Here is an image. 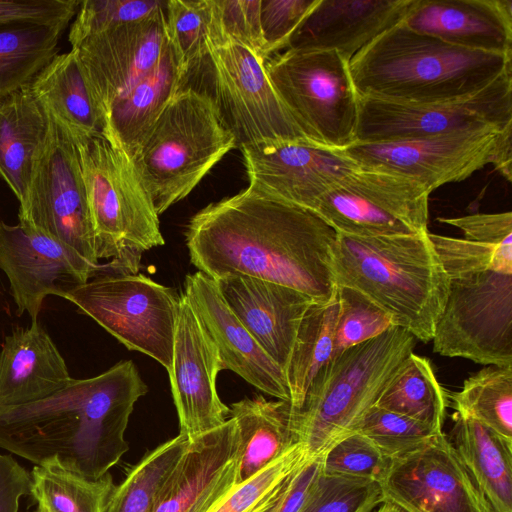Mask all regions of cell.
<instances>
[{
  "label": "cell",
  "mask_w": 512,
  "mask_h": 512,
  "mask_svg": "<svg viewBox=\"0 0 512 512\" xmlns=\"http://www.w3.org/2000/svg\"><path fill=\"white\" fill-rule=\"evenodd\" d=\"M336 238L313 211L250 186L198 211L185 232L191 263L213 280L249 276L316 303L337 291L331 264Z\"/></svg>",
  "instance_id": "obj_1"
},
{
  "label": "cell",
  "mask_w": 512,
  "mask_h": 512,
  "mask_svg": "<svg viewBox=\"0 0 512 512\" xmlns=\"http://www.w3.org/2000/svg\"><path fill=\"white\" fill-rule=\"evenodd\" d=\"M147 392L135 364L125 360L97 376L72 379L44 399L0 406V448L98 480L128 451L129 418Z\"/></svg>",
  "instance_id": "obj_2"
},
{
  "label": "cell",
  "mask_w": 512,
  "mask_h": 512,
  "mask_svg": "<svg viewBox=\"0 0 512 512\" xmlns=\"http://www.w3.org/2000/svg\"><path fill=\"white\" fill-rule=\"evenodd\" d=\"M349 69L358 96L432 103L480 91L512 71V55L459 47L399 23L358 52Z\"/></svg>",
  "instance_id": "obj_3"
},
{
  "label": "cell",
  "mask_w": 512,
  "mask_h": 512,
  "mask_svg": "<svg viewBox=\"0 0 512 512\" xmlns=\"http://www.w3.org/2000/svg\"><path fill=\"white\" fill-rule=\"evenodd\" d=\"M429 232L377 237L337 233L332 272L337 286L359 291L393 325L431 341L448 294L449 278Z\"/></svg>",
  "instance_id": "obj_4"
},
{
  "label": "cell",
  "mask_w": 512,
  "mask_h": 512,
  "mask_svg": "<svg viewBox=\"0 0 512 512\" xmlns=\"http://www.w3.org/2000/svg\"><path fill=\"white\" fill-rule=\"evenodd\" d=\"M416 338L394 326L332 357L314 377L295 410L299 441L322 457L354 434L384 388L413 352Z\"/></svg>",
  "instance_id": "obj_5"
},
{
  "label": "cell",
  "mask_w": 512,
  "mask_h": 512,
  "mask_svg": "<svg viewBox=\"0 0 512 512\" xmlns=\"http://www.w3.org/2000/svg\"><path fill=\"white\" fill-rule=\"evenodd\" d=\"M94 230L98 272L137 274L144 252L165 244L159 215L132 160L103 134L74 140Z\"/></svg>",
  "instance_id": "obj_6"
},
{
  "label": "cell",
  "mask_w": 512,
  "mask_h": 512,
  "mask_svg": "<svg viewBox=\"0 0 512 512\" xmlns=\"http://www.w3.org/2000/svg\"><path fill=\"white\" fill-rule=\"evenodd\" d=\"M237 147L212 96L182 88L131 159L158 215L184 199Z\"/></svg>",
  "instance_id": "obj_7"
},
{
  "label": "cell",
  "mask_w": 512,
  "mask_h": 512,
  "mask_svg": "<svg viewBox=\"0 0 512 512\" xmlns=\"http://www.w3.org/2000/svg\"><path fill=\"white\" fill-rule=\"evenodd\" d=\"M265 70L310 142L338 150L354 143L358 94L339 53L286 49L270 57Z\"/></svg>",
  "instance_id": "obj_8"
},
{
  "label": "cell",
  "mask_w": 512,
  "mask_h": 512,
  "mask_svg": "<svg viewBox=\"0 0 512 512\" xmlns=\"http://www.w3.org/2000/svg\"><path fill=\"white\" fill-rule=\"evenodd\" d=\"M63 298L114 336L168 371L181 295L144 274L97 272Z\"/></svg>",
  "instance_id": "obj_9"
},
{
  "label": "cell",
  "mask_w": 512,
  "mask_h": 512,
  "mask_svg": "<svg viewBox=\"0 0 512 512\" xmlns=\"http://www.w3.org/2000/svg\"><path fill=\"white\" fill-rule=\"evenodd\" d=\"M512 127L470 130L376 143H353L341 151L360 168L378 169L410 177L429 193L467 179L492 165L511 181Z\"/></svg>",
  "instance_id": "obj_10"
},
{
  "label": "cell",
  "mask_w": 512,
  "mask_h": 512,
  "mask_svg": "<svg viewBox=\"0 0 512 512\" xmlns=\"http://www.w3.org/2000/svg\"><path fill=\"white\" fill-rule=\"evenodd\" d=\"M448 278L433 351L486 366H512V274L480 269Z\"/></svg>",
  "instance_id": "obj_11"
},
{
  "label": "cell",
  "mask_w": 512,
  "mask_h": 512,
  "mask_svg": "<svg viewBox=\"0 0 512 512\" xmlns=\"http://www.w3.org/2000/svg\"><path fill=\"white\" fill-rule=\"evenodd\" d=\"M18 218L99 269L77 146L51 117Z\"/></svg>",
  "instance_id": "obj_12"
},
{
  "label": "cell",
  "mask_w": 512,
  "mask_h": 512,
  "mask_svg": "<svg viewBox=\"0 0 512 512\" xmlns=\"http://www.w3.org/2000/svg\"><path fill=\"white\" fill-rule=\"evenodd\" d=\"M512 127V71L467 97L404 103L358 96L354 143L414 139Z\"/></svg>",
  "instance_id": "obj_13"
},
{
  "label": "cell",
  "mask_w": 512,
  "mask_h": 512,
  "mask_svg": "<svg viewBox=\"0 0 512 512\" xmlns=\"http://www.w3.org/2000/svg\"><path fill=\"white\" fill-rule=\"evenodd\" d=\"M208 58L212 97L237 147L310 142L270 82L263 60L229 40L211 46Z\"/></svg>",
  "instance_id": "obj_14"
},
{
  "label": "cell",
  "mask_w": 512,
  "mask_h": 512,
  "mask_svg": "<svg viewBox=\"0 0 512 512\" xmlns=\"http://www.w3.org/2000/svg\"><path fill=\"white\" fill-rule=\"evenodd\" d=\"M429 195L410 177L359 167L323 195L313 212L343 235L419 234L428 232Z\"/></svg>",
  "instance_id": "obj_15"
},
{
  "label": "cell",
  "mask_w": 512,
  "mask_h": 512,
  "mask_svg": "<svg viewBox=\"0 0 512 512\" xmlns=\"http://www.w3.org/2000/svg\"><path fill=\"white\" fill-rule=\"evenodd\" d=\"M379 484L384 502L405 512H489L443 432L390 460Z\"/></svg>",
  "instance_id": "obj_16"
},
{
  "label": "cell",
  "mask_w": 512,
  "mask_h": 512,
  "mask_svg": "<svg viewBox=\"0 0 512 512\" xmlns=\"http://www.w3.org/2000/svg\"><path fill=\"white\" fill-rule=\"evenodd\" d=\"M0 270L7 276L17 315L36 321L44 299L64 297L98 271L77 253L30 226L0 221Z\"/></svg>",
  "instance_id": "obj_17"
},
{
  "label": "cell",
  "mask_w": 512,
  "mask_h": 512,
  "mask_svg": "<svg viewBox=\"0 0 512 512\" xmlns=\"http://www.w3.org/2000/svg\"><path fill=\"white\" fill-rule=\"evenodd\" d=\"M168 45L165 10L91 35L75 47L102 118L160 61Z\"/></svg>",
  "instance_id": "obj_18"
},
{
  "label": "cell",
  "mask_w": 512,
  "mask_h": 512,
  "mask_svg": "<svg viewBox=\"0 0 512 512\" xmlns=\"http://www.w3.org/2000/svg\"><path fill=\"white\" fill-rule=\"evenodd\" d=\"M223 369L218 350L181 294L172 361L167 371L180 433L188 439L216 429L230 418L217 375Z\"/></svg>",
  "instance_id": "obj_19"
},
{
  "label": "cell",
  "mask_w": 512,
  "mask_h": 512,
  "mask_svg": "<svg viewBox=\"0 0 512 512\" xmlns=\"http://www.w3.org/2000/svg\"><path fill=\"white\" fill-rule=\"evenodd\" d=\"M240 150L250 187L311 211L323 195L359 168L341 150L311 142Z\"/></svg>",
  "instance_id": "obj_20"
},
{
  "label": "cell",
  "mask_w": 512,
  "mask_h": 512,
  "mask_svg": "<svg viewBox=\"0 0 512 512\" xmlns=\"http://www.w3.org/2000/svg\"><path fill=\"white\" fill-rule=\"evenodd\" d=\"M239 437L230 417L189 443L162 486L153 512H211L237 480Z\"/></svg>",
  "instance_id": "obj_21"
},
{
  "label": "cell",
  "mask_w": 512,
  "mask_h": 512,
  "mask_svg": "<svg viewBox=\"0 0 512 512\" xmlns=\"http://www.w3.org/2000/svg\"><path fill=\"white\" fill-rule=\"evenodd\" d=\"M183 296L216 346L224 370L233 371L269 396L290 402L283 370L232 312L215 280L200 271L188 274Z\"/></svg>",
  "instance_id": "obj_22"
},
{
  "label": "cell",
  "mask_w": 512,
  "mask_h": 512,
  "mask_svg": "<svg viewBox=\"0 0 512 512\" xmlns=\"http://www.w3.org/2000/svg\"><path fill=\"white\" fill-rule=\"evenodd\" d=\"M215 281L232 312L285 374L297 331L313 299L293 288L249 276Z\"/></svg>",
  "instance_id": "obj_23"
},
{
  "label": "cell",
  "mask_w": 512,
  "mask_h": 512,
  "mask_svg": "<svg viewBox=\"0 0 512 512\" xmlns=\"http://www.w3.org/2000/svg\"><path fill=\"white\" fill-rule=\"evenodd\" d=\"M413 0H319L287 49L335 51L350 63L365 46L401 23Z\"/></svg>",
  "instance_id": "obj_24"
},
{
  "label": "cell",
  "mask_w": 512,
  "mask_h": 512,
  "mask_svg": "<svg viewBox=\"0 0 512 512\" xmlns=\"http://www.w3.org/2000/svg\"><path fill=\"white\" fill-rule=\"evenodd\" d=\"M401 23L459 47L512 55L511 0H413Z\"/></svg>",
  "instance_id": "obj_25"
},
{
  "label": "cell",
  "mask_w": 512,
  "mask_h": 512,
  "mask_svg": "<svg viewBox=\"0 0 512 512\" xmlns=\"http://www.w3.org/2000/svg\"><path fill=\"white\" fill-rule=\"evenodd\" d=\"M71 380L64 358L38 320L5 337L0 351V406L44 399Z\"/></svg>",
  "instance_id": "obj_26"
},
{
  "label": "cell",
  "mask_w": 512,
  "mask_h": 512,
  "mask_svg": "<svg viewBox=\"0 0 512 512\" xmlns=\"http://www.w3.org/2000/svg\"><path fill=\"white\" fill-rule=\"evenodd\" d=\"M187 73L168 41L157 65L109 107L103 117L104 137L132 159L166 105L182 89Z\"/></svg>",
  "instance_id": "obj_27"
},
{
  "label": "cell",
  "mask_w": 512,
  "mask_h": 512,
  "mask_svg": "<svg viewBox=\"0 0 512 512\" xmlns=\"http://www.w3.org/2000/svg\"><path fill=\"white\" fill-rule=\"evenodd\" d=\"M239 437L236 485L256 475L299 443L295 410L289 401L267 400L262 395L230 406Z\"/></svg>",
  "instance_id": "obj_28"
},
{
  "label": "cell",
  "mask_w": 512,
  "mask_h": 512,
  "mask_svg": "<svg viewBox=\"0 0 512 512\" xmlns=\"http://www.w3.org/2000/svg\"><path fill=\"white\" fill-rule=\"evenodd\" d=\"M449 441L489 512H512V441L454 412Z\"/></svg>",
  "instance_id": "obj_29"
},
{
  "label": "cell",
  "mask_w": 512,
  "mask_h": 512,
  "mask_svg": "<svg viewBox=\"0 0 512 512\" xmlns=\"http://www.w3.org/2000/svg\"><path fill=\"white\" fill-rule=\"evenodd\" d=\"M50 126V117L30 85L0 102V178L19 204L28 192L35 158Z\"/></svg>",
  "instance_id": "obj_30"
},
{
  "label": "cell",
  "mask_w": 512,
  "mask_h": 512,
  "mask_svg": "<svg viewBox=\"0 0 512 512\" xmlns=\"http://www.w3.org/2000/svg\"><path fill=\"white\" fill-rule=\"evenodd\" d=\"M30 88L50 117L74 140L102 134V118L76 49L55 55L34 77Z\"/></svg>",
  "instance_id": "obj_31"
},
{
  "label": "cell",
  "mask_w": 512,
  "mask_h": 512,
  "mask_svg": "<svg viewBox=\"0 0 512 512\" xmlns=\"http://www.w3.org/2000/svg\"><path fill=\"white\" fill-rule=\"evenodd\" d=\"M67 27L26 20L0 22V102L29 86L58 54Z\"/></svg>",
  "instance_id": "obj_32"
},
{
  "label": "cell",
  "mask_w": 512,
  "mask_h": 512,
  "mask_svg": "<svg viewBox=\"0 0 512 512\" xmlns=\"http://www.w3.org/2000/svg\"><path fill=\"white\" fill-rule=\"evenodd\" d=\"M338 313L337 289L328 302H314L300 323L285 370L290 404L295 410L301 408L314 377L332 358Z\"/></svg>",
  "instance_id": "obj_33"
},
{
  "label": "cell",
  "mask_w": 512,
  "mask_h": 512,
  "mask_svg": "<svg viewBox=\"0 0 512 512\" xmlns=\"http://www.w3.org/2000/svg\"><path fill=\"white\" fill-rule=\"evenodd\" d=\"M447 405V392L437 380L430 361L413 352L403 361L375 404L437 432L443 431Z\"/></svg>",
  "instance_id": "obj_34"
},
{
  "label": "cell",
  "mask_w": 512,
  "mask_h": 512,
  "mask_svg": "<svg viewBox=\"0 0 512 512\" xmlns=\"http://www.w3.org/2000/svg\"><path fill=\"white\" fill-rule=\"evenodd\" d=\"M456 412L467 415L512 441V366L487 365L468 377L457 392H447Z\"/></svg>",
  "instance_id": "obj_35"
},
{
  "label": "cell",
  "mask_w": 512,
  "mask_h": 512,
  "mask_svg": "<svg viewBox=\"0 0 512 512\" xmlns=\"http://www.w3.org/2000/svg\"><path fill=\"white\" fill-rule=\"evenodd\" d=\"M188 443V437L179 433L147 452L114 486L103 512H153L162 486Z\"/></svg>",
  "instance_id": "obj_36"
},
{
  "label": "cell",
  "mask_w": 512,
  "mask_h": 512,
  "mask_svg": "<svg viewBox=\"0 0 512 512\" xmlns=\"http://www.w3.org/2000/svg\"><path fill=\"white\" fill-rule=\"evenodd\" d=\"M30 476V495L47 512H103L115 486L110 473L89 480L56 463L35 465Z\"/></svg>",
  "instance_id": "obj_37"
},
{
  "label": "cell",
  "mask_w": 512,
  "mask_h": 512,
  "mask_svg": "<svg viewBox=\"0 0 512 512\" xmlns=\"http://www.w3.org/2000/svg\"><path fill=\"white\" fill-rule=\"evenodd\" d=\"M313 457L299 442L237 485L211 512H279L296 476Z\"/></svg>",
  "instance_id": "obj_38"
},
{
  "label": "cell",
  "mask_w": 512,
  "mask_h": 512,
  "mask_svg": "<svg viewBox=\"0 0 512 512\" xmlns=\"http://www.w3.org/2000/svg\"><path fill=\"white\" fill-rule=\"evenodd\" d=\"M212 16L211 0L166 1L167 39L187 71L208 57Z\"/></svg>",
  "instance_id": "obj_39"
},
{
  "label": "cell",
  "mask_w": 512,
  "mask_h": 512,
  "mask_svg": "<svg viewBox=\"0 0 512 512\" xmlns=\"http://www.w3.org/2000/svg\"><path fill=\"white\" fill-rule=\"evenodd\" d=\"M383 502L379 482L322 471L301 512H371Z\"/></svg>",
  "instance_id": "obj_40"
},
{
  "label": "cell",
  "mask_w": 512,
  "mask_h": 512,
  "mask_svg": "<svg viewBox=\"0 0 512 512\" xmlns=\"http://www.w3.org/2000/svg\"><path fill=\"white\" fill-rule=\"evenodd\" d=\"M164 0H81L68 34L72 47L85 38L164 11Z\"/></svg>",
  "instance_id": "obj_41"
},
{
  "label": "cell",
  "mask_w": 512,
  "mask_h": 512,
  "mask_svg": "<svg viewBox=\"0 0 512 512\" xmlns=\"http://www.w3.org/2000/svg\"><path fill=\"white\" fill-rule=\"evenodd\" d=\"M337 289L339 313L332 357L394 327L390 316L365 295L348 287Z\"/></svg>",
  "instance_id": "obj_42"
},
{
  "label": "cell",
  "mask_w": 512,
  "mask_h": 512,
  "mask_svg": "<svg viewBox=\"0 0 512 512\" xmlns=\"http://www.w3.org/2000/svg\"><path fill=\"white\" fill-rule=\"evenodd\" d=\"M209 48L224 40L240 44L259 59L268 60L260 21L261 0H211Z\"/></svg>",
  "instance_id": "obj_43"
},
{
  "label": "cell",
  "mask_w": 512,
  "mask_h": 512,
  "mask_svg": "<svg viewBox=\"0 0 512 512\" xmlns=\"http://www.w3.org/2000/svg\"><path fill=\"white\" fill-rule=\"evenodd\" d=\"M357 432L369 438L389 460L414 450L440 433L409 417L376 406L366 414Z\"/></svg>",
  "instance_id": "obj_44"
},
{
  "label": "cell",
  "mask_w": 512,
  "mask_h": 512,
  "mask_svg": "<svg viewBox=\"0 0 512 512\" xmlns=\"http://www.w3.org/2000/svg\"><path fill=\"white\" fill-rule=\"evenodd\" d=\"M428 235L448 277L480 269L512 274V245L490 246L433 233Z\"/></svg>",
  "instance_id": "obj_45"
},
{
  "label": "cell",
  "mask_w": 512,
  "mask_h": 512,
  "mask_svg": "<svg viewBox=\"0 0 512 512\" xmlns=\"http://www.w3.org/2000/svg\"><path fill=\"white\" fill-rule=\"evenodd\" d=\"M389 462L369 438L356 432L327 451L323 472L380 482Z\"/></svg>",
  "instance_id": "obj_46"
},
{
  "label": "cell",
  "mask_w": 512,
  "mask_h": 512,
  "mask_svg": "<svg viewBox=\"0 0 512 512\" xmlns=\"http://www.w3.org/2000/svg\"><path fill=\"white\" fill-rule=\"evenodd\" d=\"M319 0H261L260 21L266 56L288 47L294 33Z\"/></svg>",
  "instance_id": "obj_47"
},
{
  "label": "cell",
  "mask_w": 512,
  "mask_h": 512,
  "mask_svg": "<svg viewBox=\"0 0 512 512\" xmlns=\"http://www.w3.org/2000/svg\"><path fill=\"white\" fill-rule=\"evenodd\" d=\"M81 0H0V22L36 21L68 26Z\"/></svg>",
  "instance_id": "obj_48"
},
{
  "label": "cell",
  "mask_w": 512,
  "mask_h": 512,
  "mask_svg": "<svg viewBox=\"0 0 512 512\" xmlns=\"http://www.w3.org/2000/svg\"><path fill=\"white\" fill-rule=\"evenodd\" d=\"M438 221L457 227L464 239L490 246L512 245V213H476Z\"/></svg>",
  "instance_id": "obj_49"
},
{
  "label": "cell",
  "mask_w": 512,
  "mask_h": 512,
  "mask_svg": "<svg viewBox=\"0 0 512 512\" xmlns=\"http://www.w3.org/2000/svg\"><path fill=\"white\" fill-rule=\"evenodd\" d=\"M30 493V473L12 456L0 454V512H18L20 498Z\"/></svg>",
  "instance_id": "obj_50"
},
{
  "label": "cell",
  "mask_w": 512,
  "mask_h": 512,
  "mask_svg": "<svg viewBox=\"0 0 512 512\" xmlns=\"http://www.w3.org/2000/svg\"><path fill=\"white\" fill-rule=\"evenodd\" d=\"M323 471V456L311 457L301 468L279 512H301L313 486Z\"/></svg>",
  "instance_id": "obj_51"
},
{
  "label": "cell",
  "mask_w": 512,
  "mask_h": 512,
  "mask_svg": "<svg viewBox=\"0 0 512 512\" xmlns=\"http://www.w3.org/2000/svg\"><path fill=\"white\" fill-rule=\"evenodd\" d=\"M376 512H405V511L392 503L383 502L382 505L380 506V508Z\"/></svg>",
  "instance_id": "obj_52"
},
{
  "label": "cell",
  "mask_w": 512,
  "mask_h": 512,
  "mask_svg": "<svg viewBox=\"0 0 512 512\" xmlns=\"http://www.w3.org/2000/svg\"><path fill=\"white\" fill-rule=\"evenodd\" d=\"M34 512H47V511H45L44 509H42L40 507H37V509Z\"/></svg>",
  "instance_id": "obj_53"
}]
</instances>
